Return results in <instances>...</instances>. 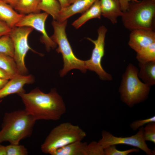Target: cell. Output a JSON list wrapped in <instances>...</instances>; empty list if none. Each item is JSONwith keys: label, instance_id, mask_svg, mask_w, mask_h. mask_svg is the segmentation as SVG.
Wrapping results in <instances>:
<instances>
[{"label": "cell", "instance_id": "obj_12", "mask_svg": "<svg viewBox=\"0 0 155 155\" xmlns=\"http://www.w3.org/2000/svg\"><path fill=\"white\" fill-rule=\"evenodd\" d=\"M34 80L33 77L31 75L19 74L13 77L0 90V99L11 94H19L25 92L24 86L33 83Z\"/></svg>", "mask_w": 155, "mask_h": 155}, {"label": "cell", "instance_id": "obj_22", "mask_svg": "<svg viewBox=\"0 0 155 155\" xmlns=\"http://www.w3.org/2000/svg\"><path fill=\"white\" fill-rule=\"evenodd\" d=\"M136 58L139 62L155 61V42L137 53Z\"/></svg>", "mask_w": 155, "mask_h": 155}, {"label": "cell", "instance_id": "obj_7", "mask_svg": "<svg viewBox=\"0 0 155 155\" xmlns=\"http://www.w3.org/2000/svg\"><path fill=\"white\" fill-rule=\"evenodd\" d=\"M33 29L29 27L15 26L11 28L9 34L14 47L13 58L21 75H26L28 72L25 63L27 52L30 50L34 51L28 43V36Z\"/></svg>", "mask_w": 155, "mask_h": 155}, {"label": "cell", "instance_id": "obj_19", "mask_svg": "<svg viewBox=\"0 0 155 155\" xmlns=\"http://www.w3.org/2000/svg\"><path fill=\"white\" fill-rule=\"evenodd\" d=\"M57 0H40L38 9L51 15L53 20H56L61 9Z\"/></svg>", "mask_w": 155, "mask_h": 155}, {"label": "cell", "instance_id": "obj_26", "mask_svg": "<svg viewBox=\"0 0 155 155\" xmlns=\"http://www.w3.org/2000/svg\"><path fill=\"white\" fill-rule=\"evenodd\" d=\"M144 137L146 141L155 144V122L148 123L144 127Z\"/></svg>", "mask_w": 155, "mask_h": 155}, {"label": "cell", "instance_id": "obj_18", "mask_svg": "<svg viewBox=\"0 0 155 155\" xmlns=\"http://www.w3.org/2000/svg\"><path fill=\"white\" fill-rule=\"evenodd\" d=\"M101 15L99 0H97L89 9L72 23V25L76 29H78L91 19H100Z\"/></svg>", "mask_w": 155, "mask_h": 155}, {"label": "cell", "instance_id": "obj_15", "mask_svg": "<svg viewBox=\"0 0 155 155\" xmlns=\"http://www.w3.org/2000/svg\"><path fill=\"white\" fill-rule=\"evenodd\" d=\"M9 4L0 0V20L11 28L15 26L24 15L20 13Z\"/></svg>", "mask_w": 155, "mask_h": 155}, {"label": "cell", "instance_id": "obj_2", "mask_svg": "<svg viewBox=\"0 0 155 155\" xmlns=\"http://www.w3.org/2000/svg\"><path fill=\"white\" fill-rule=\"evenodd\" d=\"M36 121L25 110L5 113L0 130V144L5 142L19 144L31 135Z\"/></svg>", "mask_w": 155, "mask_h": 155}, {"label": "cell", "instance_id": "obj_34", "mask_svg": "<svg viewBox=\"0 0 155 155\" xmlns=\"http://www.w3.org/2000/svg\"><path fill=\"white\" fill-rule=\"evenodd\" d=\"M8 81L9 80L0 78V90L4 86Z\"/></svg>", "mask_w": 155, "mask_h": 155}, {"label": "cell", "instance_id": "obj_6", "mask_svg": "<svg viewBox=\"0 0 155 155\" xmlns=\"http://www.w3.org/2000/svg\"><path fill=\"white\" fill-rule=\"evenodd\" d=\"M67 24V20L59 22L53 20L52 22L54 33L50 37L58 45L56 51L62 54L63 59V67L60 72L62 77L73 69H79L83 73L87 70L84 61L77 58L73 52L66 33Z\"/></svg>", "mask_w": 155, "mask_h": 155}, {"label": "cell", "instance_id": "obj_24", "mask_svg": "<svg viewBox=\"0 0 155 155\" xmlns=\"http://www.w3.org/2000/svg\"><path fill=\"white\" fill-rule=\"evenodd\" d=\"M140 149L137 148H133L123 151L119 150L117 149L116 145H113L104 148V155H127L132 152L137 153Z\"/></svg>", "mask_w": 155, "mask_h": 155}, {"label": "cell", "instance_id": "obj_27", "mask_svg": "<svg viewBox=\"0 0 155 155\" xmlns=\"http://www.w3.org/2000/svg\"><path fill=\"white\" fill-rule=\"evenodd\" d=\"M86 155H104V149L98 142L93 141L88 144Z\"/></svg>", "mask_w": 155, "mask_h": 155}, {"label": "cell", "instance_id": "obj_21", "mask_svg": "<svg viewBox=\"0 0 155 155\" xmlns=\"http://www.w3.org/2000/svg\"><path fill=\"white\" fill-rule=\"evenodd\" d=\"M0 68L12 78L20 74L13 57L0 53Z\"/></svg>", "mask_w": 155, "mask_h": 155}, {"label": "cell", "instance_id": "obj_5", "mask_svg": "<svg viewBox=\"0 0 155 155\" xmlns=\"http://www.w3.org/2000/svg\"><path fill=\"white\" fill-rule=\"evenodd\" d=\"M86 136L85 132L78 126L63 123L51 130L41 145V150L42 152L51 154L69 144L82 141Z\"/></svg>", "mask_w": 155, "mask_h": 155}, {"label": "cell", "instance_id": "obj_8", "mask_svg": "<svg viewBox=\"0 0 155 155\" xmlns=\"http://www.w3.org/2000/svg\"><path fill=\"white\" fill-rule=\"evenodd\" d=\"M107 31L105 26H102L98 29L96 39L87 38L94 44V47L90 58L84 61L86 69L95 72L102 80L110 81L112 80L111 75L105 71L101 65L102 59L104 55L105 39Z\"/></svg>", "mask_w": 155, "mask_h": 155}, {"label": "cell", "instance_id": "obj_25", "mask_svg": "<svg viewBox=\"0 0 155 155\" xmlns=\"http://www.w3.org/2000/svg\"><path fill=\"white\" fill-rule=\"evenodd\" d=\"M6 155H27L28 150L24 146L10 144L5 146Z\"/></svg>", "mask_w": 155, "mask_h": 155}, {"label": "cell", "instance_id": "obj_9", "mask_svg": "<svg viewBox=\"0 0 155 155\" xmlns=\"http://www.w3.org/2000/svg\"><path fill=\"white\" fill-rule=\"evenodd\" d=\"M98 142L104 149L113 145L124 144L141 149L148 155L155 154V152L148 148L145 140L143 126L140 127L135 135L125 137H116L109 132L103 130L102 132V138Z\"/></svg>", "mask_w": 155, "mask_h": 155}, {"label": "cell", "instance_id": "obj_17", "mask_svg": "<svg viewBox=\"0 0 155 155\" xmlns=\"http://www.w3.org/2000/svg\"><path fill=\"white\" fill-rule=\"evenodd\" d=\"M140 70L138 76L144 83L149 86L155 84V61L146 62H139Z\"/></svg>", "mask_w": 155, "mask_h": 155}, {"label": "cell", "instance_id": "obj_28", "mask_svg": "<svg viewBox=\"0 0 155 155\" xmlns=\"http://www.w3.org/2000/svg\"><path fill=\"white\" fill-rule=\"evenodd\" d=\"M152 122H155V116L148 119L134 121L130 124V127L133 130L135 131L145 124Z\"/></svg>", "mask_w": 155, "mask_h": 155}, {"label": "cell", "instance_id": "obj_32", "mask_svg": "<svg viewBox=\"0 0 155 155\" xmlns=\"http://www.w3.org/2000/svg\"><path fill=\"white\" fill-rule=\"evenodd\" d=\"M6 3L10 5L13 8L15 7L19 0H3Z\"/></svg>", "mask_w": 155, "mask_h": 155}, {"label": "cell", "instance_id": "obj_10", "mask_svg": "<svg viewBox=\"0 0 155 155\" xmlns=\"http://www.w3.org/2000/svg\"><path fill=\"white\" fill-rule=\"evenodd\" d=\"M49 15L45 12L24 15L16 26L31 27L40 32L42 34L41 41L45 45L48 51H49L51 49L55 48L57 45L49 36L46 30L45 23Z\"/></svg>", "mask_w": 155, "mask_h": 155}, {"label": "cell", "instance_id": "obj_29", "mask_svg": "<svg viewBox=\"0 0 155 155\" xmlns=\"http://www.w3.org/2000/svg\"><path fill=\"white\" fill-rule=\"evenodd\" d=\"M11 29L6 23L0 20V37L9 34Z\"/></svg>", "mask_w": 155, "mask_h": 155}, {"label": "cell", "instance_id": "obj_33", "mask_svg": "<svg viewBox=\"0 0 155 155\" xmlns=\"http://www.w3.org/2000/svg\"><path fill=\"white\" fill-rule=\"evenodd\" d=\"M59 2L61 8L65 7L69 5L67 0H57Z\"/></svg>", "mask_w": 155, "mask_h": 155}, {"label": "cell", "instance_id": "obj_31", "mask_svg": "<svg viewBox=\"0 0 155 155\" xmlns=\"http://www.w3.org/2000/svg\"><path fill=\"white\" fill-rule=\"evenodd\" d=\"M12 77L4 70L0 68V78L10 80Z\"/></svg>", "mask_w": 155, "mask_h": 155}, {"label": "cell", "instance_id": "obj_4", "mask_svg": "<svg viewBox=\"0 0 155 155\" xmlns=\"http://www.w3.org/2000/svg\"><path fill=\"white\" fill-rule=\"evenodd\" d=\"M138 71L135 66L129 64L122 75L119 88L121 101L130 107L146 99L150 90V86L140 80Z\"/></svg>", "mask_w": 155, "mask_h": 155}, {"label": "cell", "instance_id": "obj_14", "mask_svg": "<svg viewBox=\"0 0 155 155\" xmlns=\"http://www.w3.org/2000/svg\"><path fill=\"white\" fill-rule=\"evenodd\" d=\"M102 15L108 19L113 24L117 22L118 18L121 16L119 0H99Z\"/></svg>", "mask_w": 155, "mask_h": 155}, {"label": "cell", "instance_id": "obj_20", "mask_svg": "<svg viewBox=\"0 0 155 155\" xmlns=\"http://www.w3.org/2000/svg\"><path fill=\"white\" fill-rule=\"evenodd\" d=\"M39 2L40 0H19L14 8L24 15L40 12L38 9Z\"/></svg>", "mask_w": 155, "mask_h": 155}, {"label": "cell", "instance_id": "obj_13", "mask_svg": "<svg viewBox=\"0 0 155 155\" xmlns=\"http://www.w3.org/2000/svg\"><path fill=\"white\" fill-rule=\"evenodd\" d=\"M97 0H78L68 6L61 8L56 21L62 22L74 14L83 13Z\"/></svg>", "mask_w": 155, "mask_h": 155}, {"label": "cell", "instance_id": "obj_35", "mask_svg": "<svg viewBox=\"0 0 155 155\" xmlns=\"http://www.w3.org/2000/svg\"><path fill=\"white\" fill-rule=\"evenodd\" d=\"M77 0H67L68 3L69 5L73 3Z\"/></svg>", "mask_w": 155, "mask_h": 155}, {"label": "cell", "instance_id": "obj_11", "mask_svg": "<svg viewBox=\"0 0 155 155\" xmlns=\"http://www.w3.org/2000/svg\"><path fill=\"white\" fill-rule=\"evenodd\" d=\"M155 42L154 30L137 29L131 31L128 44L137 53Z\"/></svg>", "mask_w": 155, "mask_h": 155}, {"label": "cell", "instance_id": "obj_16", "mask_svg": "<svg viewBox=\"0 0 155 155\" xmlns=\"http://www.w3.org/2000/svg\"><path fill=\"white\" fill-rule=\"evenodd\" d=\"M87 145L82 141H76L56 150L51 155H86Z\"/></svg>", "mask_w": 155, "mask_h": 155}, {"label": "cell", "instance_id": "obj_1", "mask_svg": "<svg viewBox=\"0 0 155 155\" xmlns=\"http://www.w3.org/2000/svg\"><path fill=\"white\" fill-rule=\"evenodd\" d=\"M18 95L24 105V110L36 121L58 120L66 111L62 98L55 89L45 93L37 88Z\"/></svg>", "mask_w": 155, "mask_h": 155}, {"label": "cell", "instance_id": "obj_23", "mask_svg": "<svg viewBox=\"0 0 155 155\" xmlns=\"http://www.w3.org/2000/svg\"><path fill=\"white\" fill-rule=\"evenodd\" d=\"M0 53L13 57L14 47L12 40L9 34L0 37Z\"/></svg>", "mask_w": 155, "mask_h": 155}, {"label": "cell", "instance_id": "obj_3", "mask_svg": "<svg viewBox=\"0 0 155 155\" xmlns=\"http://www.w3.org/2000/svg\"><path fill=\"white\" fill-rule=\"evenodd\" d=\"M121 17L124 26L131 32L137 29L154 30L155 0L131 1Z\"/></svg>", "mask_w": 155, "mask_h": 155}, {"label": "cell", "instance_id": "obj_36", "mask_svg": "<svg viewBox=\"0 0 155 155\" xmlns=\"http://www.w3.org/2000/svg\"><path fill=\"white\" fill-rule=\"evenodd\" d=\"M2 99L0 100V104L2 102Z\"/></svg>", "mask_w": 155, "mask_h": 155}, {"label": "cell", "instance_id": "obj_30", "mask_svg": "<svg viewBox=\"0 0 155 155\" xmlns=\"http://www.w3.org/2000/svg\"><path fill=\"white\" fill-rule=\"evenodd\" d=\"M131 1L137 2L138 0H119L121 8L123 12L126 11L127 9L129 3Z\"/></svg>", "mask_w": 155, "mask_h": 155}]
</instances>
